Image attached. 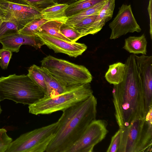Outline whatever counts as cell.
<instances>
[{
	"instance_id": "2e32d148",
	"label": "cell",
	"mask_w": 152,
	"mask_h": 152,
	"mask_svg": "<svg viewBox=\"0 0 152 152\" xmlns=\"http://www.w3.org/2000/svg\"><path fill=\"white\" fill-rule=\"evenodd\" d=\"M45 78L47 91L45 94L50 97H55L62 93L66 89L45 68L39 66Z\"/></svg>"
},
{
	"instance_id": "f546056e",
	"label": "cell",
	"mask_w": 152,
	"mask_h": 152,
	"mask_svg": "<svg viewBox=\"0 0 152 152\" xmlns=\"http://www.w3.org/2000/svg\"><path fill=\"white\" fill-rule=\"evenodd\" d=\"M121 140V132L119 129L112 136L107 152H118Z\"/></svg>"
},
{
	"instance_id": "cb8c5ba5",
	"label": "cell",
	"mask_w": 152,
	"mask_h": 152,
	"mask_svg": "<svg viewBox=\"0 0 152 152\" xmlns=\"http://www.w3.org/2000/svg\"><path fill=\"white\" fill-rule=\"evenodd\" d=\"M49 20L42 17L36 18L20 30L18 33L28 36L36 35L39 32V28Z\"/></svg>"
},
{
	"instance_id": "484cf974",
	"label": "cell",
	"mask_w": 152,
	"mask_h": 152,
	"mask_svg": "<svg viewBox=\"0 0 152 152\" xmlns=\"http://www.w3.org/2000/svg\"><path fill=\"white\" fill-rule=\"evenodd\" d=\"M61 33L72 42H75L82 36L72 27L63 23L60 27Z\"/></svg>"
},
{
	"instance_id": "ac0fdd59",
	"label": "cell",
	"mask_w": 152,
	"mask_h": 152,
	"mask_svg": "<svg viewBox=\"0 0 152 152\" xmlns=\"http://www.w3.org/2000/svg\"><path fill=\"white\" fill-rule=\"evenodd\" d=\"M125 67V64L121 62L110 65L105 75L106 80L110 84L113 85L121 83L124 77Z\"/></svg>"
},
{
	"instance_id": "d6986e66",
	"label": "cell",
	"mask_w": 152,
	"mask_h": 152,
	"mask_svg": "<svg viewBox=\"0 0 152 152\" xmlns=\"http://www.w3.org/2000/svg\"><path fill=\"white\" fill-rule=\"evenodd\" d=\"M106 0H80L68 5L65 11L67 18Z\"/></svg>"
},
{
	"instance_id": "f1b7e54d",
	"label": "cell",
	"mask_w": 152,
	"mask_h": 152,
	"mask_svg": "<svg viewBox=\"0 0 152 152\" xmlns=\"http://www.w3.org/2000/svg\"><path fill=\"white\" fill-rule=\"evenodd\" d=\"M12 55L11 51L4 48L0 49V66L2 69L7 68Z\"/></svg>"
},
{
	"instance_id": "9c48e42d",
	"label": "cell",
	"mask_w": 152,
	"mask_h": 152,
	"mask_svg": "<svg viewBox=\"0 0 152 152\" xmlns=\"http://www.w3.org/2000/svg\"><path fill=\"white\" fill-rule=\"evenodd\" d=\"M107 121L95 120L67 152H92L95 146L102 141L108 132Z\"/></svg>"
},
{
	"instance_id": "1f68e13d",
	"label": "cell",
	"mask_w": 152,
	"mask_h": 152,
	"mask_svg": "<svg viewBox=\"0 0 152 152\" xmlns=\"http://www.w3.org/2000/svg\"><path fill=\"white\" fill-rule=\"evenodd\" d=\"M58 4H66L69 5L80 0H54Z\"/></svg>"
},
{
	"instance_id": "d4e9b609",
	"label": "cell",
	"mask_w": 152,
	"mask_h": 152,
	"mask_svg": "<svg viewBox=\"0 0 152 152\" xmlns=\"http://www.w3.org/2000/svg\"><path fill=\"white\" fill-rule=\"evenodd\" d=\"M20 29L13 22L2 20L0 25V39L18 33Z\"/></svg>"
},
{
	"instance_id": "5bb4252c",
	"label": "cell",
	"mask_w": 152,
	"mask_h": 152,
	"mask_svg": "<svg viewBox=\"0 0 152 152\" xmlns=\"http://www.w3.org/2000/svg\"><path fill=\"white\" fill-rule=\"evenodd\" d=\"M115 0H108L98 14L92 25L93 35L99 31L111 19L115 7Z\"/></svg>"
},
{
	"instance_id": "4dcf8cb0",
	"label": "cell",
	"mask_w": 152,
	"mask_h": 152,
	"mask_svg": "<svg viewBox=\"0 0 152 152\" xmlns=\"http://www.w3.org/2000/svg\"><path fill=\"white\" fill-rule=\"evenodd\" d=\"M152 0H149L148 6V11L149 16L150 20V33L151 38L152 37Z\"/></svg>"
},
{
	"instance_id": "ba28073f",
	"label": "cell",
	"mask_w": 152,
	"mask_h": 152,
	"mask_svg": "<svg viewBox=\"0 0 152 152\" xmlns=\"http://www.w3.org/2000/svg\"><path fill=\"white\" fill-rule=\"evenodd\" d=\"M0 17L3 21L15 23L20 30L33 20L42 17L40 11L23 0H0Z\"/></svg>"
},
{
	"instance_id": "277c9868",
	"label": "cell",
	"mask_w": 152,
	"mask_h": 152,
	"mask_svg": "<svg viewBox=\"0 0 152 152\" xmlns=\"http://www.w3.org/2000/svg\"><path fill=\"white\" fill-rule=\"evenodd\" d=\"M44 95L27 75L14 74L0 77V102L7 99L29 105Z\"/></svg>"
},
{
	"instance_id": "7c38bea8",
	"label": "cell",
	"mask_w": 152,
	"mask_h": 152,
	"mask_svg": "<svg viewBox=\"0 0 152 152\" xmlns=\"http://www.w3.org/2000/svg\"><path fill=\"white\" fill-rule=\"evenodd\" d=\"M143 89L146 106L152 107V56L134 55Z\"/></svg>"
},
{
	"instance_id": "ffe728a7",
	"label": "cell",
	"mask_w": 152,
	"mask_h": 152,
	"mask_svg": "<svg viewBox=\"0 0 152 152\" xmlns=\"http://www.w3.org/2000/svg\"><path fill=\"white\" fill-rule=\"evenodd\" d=\"M63 23L56 20H49L39 28L38 32L72 42L71 40L65 37L60 31V27Z\"/></svg>"
},
{
	"instance_id": "836d02e7",
	"label": "cell",
	"mask_w": 152,
	"mask_h": 152,
	"mask_svg": "<svg viewBox=\"0 0 152 152\" xmlns=\"http://www.w3.org/2000/svg\"><path fill=\"white\" fill-rule=\"evenodd\" d=\"M2 21V20L1 18V17H0V25L1 22Z\"/></svg>"
},
{
	"instance_id": "44dd1931",
	"label": "cell",
	"mask_w": 152,
	"mask_h": 152,
	"mask_svg": "<svg viewBox=\"0 0 152 152\" xmlns=\"http://www.w3.org/2000/svg\"><path fill=\"white\" fill-rule=\"evenodd\" d=\"M107 1L106 0L98 3L77 14L68 18L65 23L71 26L75 24L86 17L93 15H98Z\"/></svg>"
},
{
	"instance_id": "603a6c76",
	"label": "cell",
	"mask_w": 152,
	"mask_h": 152,
	"mask_svg": "<svg viewBox=\"0 0 152 152\" xmlns=\"http://www.w3.org/2000/svg\"><path fill=\"white\" fill-rule=\"evenodd\" d=\"M28 75L33 81L43 91L45 94L47 88L45 78L39 66L33 64L29 67Z\"/></svg>"
},
{
	"instance_id": "9a60e30c",
	"label": "cell",
	"mask_w": 152,
	"mask_h": 152,
	"mask_svg": "<svg viewBox=\"0 0 152 152\" xmlns=\"http://www.w3.org/2000/svg\"><path fill=\"white\" fill-rule=\"evenodd\" d=\"M147 42L144 34L140 36H130L125 40L123 48L134 55L147 54Z\"/></svg>"
},
{
	"instance_id": "d6a6232c",
	"label": "cell",
	"mask_w": 152,
	"mask_h": 152,
	"mask_svg": "<svg viewBox=\"0 0 152 152\" xmlns=\"http://www.w3.org/2000/svg\"><path fill=\"white\" fill-rule=\"evenodd\" d=\"M2 111V110L1 108V105L0 104V115L1 114V113Z\"/></svg>"
},
{
	"instance_id": "4316f807",
	"label": "cell",
	"mask_w": 152,
	"mask_h": 152,
	"mask_svg": "<svg viewBox=\"0 0 152 152\" xmlns=\"http://www.w3.org/2000/svg\"><path fill=\"white\" fill-rule=\"evenodd\" d=\"M28 5L40 12L47 8L56 5L54 0H23Z\"/></svg>"
},
{
	"instance_id": "6da1fadb",
	"label": "cell",
	"mask_w": 152,
	"mask_h": 152,
	"mask_svg": "<svg viewBox=\"0 0 152 152\" xmlns=\"http://www.w3.org/2000/svg\"><path fill=\"white\" fill-rule=\"evenodd\" d=\"M125 64L123 80L113 85L112 91L115 115L119 128L128 126L137 120L145 119L149 110L146 106L134 55H130Z\"/></svg>"
},
{
	"instance_id": "e0dca14e",
	"label": "cell",
	"mask_w": 152,
	"mask_h": 152,
	"mask_svg": "<svg viewBox=\"0 0 152 152\" xmlns=\"http://www.w3.org/2000/svg\"><path fill=\"white\" fill-rule=\"evenodd\" d=\"M68 5L58 4L45 8L41 11L42 17L49 20H56L65 23L67 19L65 11Z\"/></svg>"
},
{
	"instance_id": "8fae6325",
	"label": "cell",
	"mask_w": 152,
	"mask_h": 152,
	"mask_svg": "<svg viewBox=\"0 0 152 152\" xmlns=\"http://www.w3.org/2000/svg\"><path fill=\"white\" fill-rule=\"evenodd\" d=\"M37 35L40 39L55 53H62L74 57L81 55L87 49L83 43L70 42L41 32Z\"/></svg>"
},
{
	"instance_id": "7402d4cb",
	"label": "cell",
	"mask_w": 152,
	"mask_h": 152,
	"mask_svg": "<svg viewBox=\"0 0 152 152\" xmlns=\"http://www.w3.org/2000/svg\"><path fill=\"white\" fill-rule=\"evenodd\" d=\"M97 15H93L88 16L70 26L81 34L83 37L89 34L93 35L92 25Z\"/></svg>"
},
{
	"instance_id": "3957f363",
	"label": "cell",
	"mask_w": 152,
	"mask_h": 152,
	"mask_svg": "<svg viewBox=\"0 0 152 152\" xmlns=\"http://www.w3.org/2000/svg\"><path fill=\"white\" fill-rule=\"evenodd\" d=\"M92 95L90 83L69 87L55 97L45 95L43 97L28 105L29 113L38 115L63 111Z\"/></svg>"
},
{
	"instance_id": "4fadbf2b",
	"label": "cell",
	"mask_w": 152,
	"mask_h": 152,
	"mask_svg": "<svg viewBox=\"0 0 152 152\" xmlns=\"http://www.w3.org/2000/svg\"><path fill=\"white\" fill-rule=\"evenodd\" d=\"M2 48H5L12 52H18L21 46L27 45L35 48H40L44 45L37 35L28 36L19 33L11 35L0 39Z\"/></svg>"
},
{
	"instance_id": "52a82bcc",
	"label": "cell",
	"mask_w": 152,
	"mask_h": 152,
	"mask_svg": "<svg viewBox=\"0 0 152 152\" xmlns=\"http://www.w3.org/2000/svg\"><path fill=\"white\" fill-rule=\"evenodd\" d=\"M58 121L21 135L11 142L6 152H44L55 135Z\"/></svg>"
},
{
	"instance_id": "8992f818",
	"label": "cell",
	"mask_w": 152,
	"mask_h": 152,
	"mask_svg": "<svg viewBox=\"0 0 152 152\" xmlns=\"http://www.w3.org/2000/svg\"><path fill=\"white\" fill-rule=\"evenodd\" d=\"M46 69L65 88L90 83L92 76L84 66L49 55L41 61Z\"/></svg>"
},
{
	"instance_id": "5b68a950",
	"label": "cell",
	"mask_w": 152,
	"mask_h": 152,
	"mask_svg": "<svg viewBox=\"0 0 152 152\" xmlns=\"http://www.w3.org/2000/svg\"><path fill=\"white\" fill-rule=\"evenodd\" d=\"M152 108L145 118L137 120L128 126L119 128L120 142L118 152H151Z\"/></svg>"
},
{
	"instance_id": "7a4b0ae2",
	"label": "cell",
	"mask_w": 152,
	"mask_h": 152,
	"mask_svg": "<svg viewBox=\"0 0 152 152\" xmlns=\"http://www.w3.org/2000/svg\"><path fill=\"white\" fill-rule=\"evenodd\" d=\"M97 104V99L92 95L63 111L55 135L45 152H67L96 120Z\"/></svg>"
},
{
	"instance_id": "83f0119b",
	"label": "cell",
	"mask_w": 152,
	"mask_h": 152,
	"mask_svg": "<svg viewBox=\"0 0 152 152\" xmlns=\"http://www.w3.org/2000/svg\"><path fill=\"white\" fill-rule=\"evenodd\" d=\"M12 141V139L7 135V130L0 129V152H6Z\"/></svg>"
},
{
	"instance_id": "30bf717a",
	"label": "cell",
	"mask_w": 152,
	"mask_h": 152,
	"mask_svg": "<svg viewBox=\"0 0 152 152\" xmlns=\"http://www.w3.org/2000/svg\"><path fill=\"white\" fill-rule=\"evenodd\" d=\"M109 26L111 32L110 39H115L128 33L141 31L132 13L130 5L123 4Z\"/></svg>"
}]
</instances>
